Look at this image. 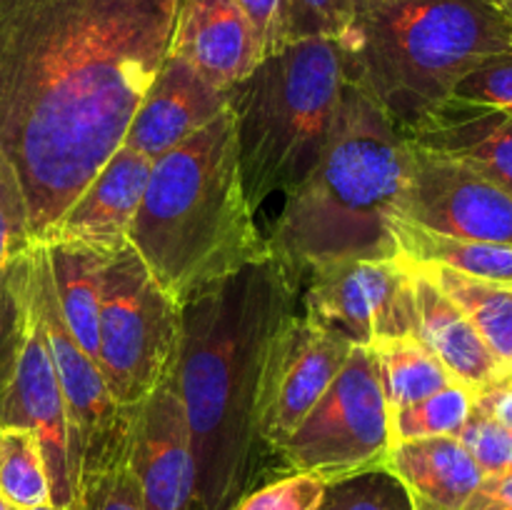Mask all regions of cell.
I'll return each instance as SVG.
<instances>
[{"mask_svg": "<svg viewBox=\"0 0 512 510\" xmlns=\"http://www.w3.org/2000/svg\"><path fill=\"white\" fill-rule=\"evenodd\" d=\"M180 0H0V158L33 245L123 143Z\"/></svg>", "mask_w": 512, "mask_h": 510, "instance_id": "1", "label": "cell"}, {"mask_svg": "<svg viewBox=\"0 0 512 510\" xmlns=\"http://www.w3.org/2000/svg\"><path fill=\"white\" fill-rule=\"evenodd\" d=\"M298 283L270 250L183 305L173 378L190 428L193 510H235L258 488L260 370L273 333L295 313Z\"/></svg>", "mask_w": 512, "mask_h": 510, "instance_id": "2", "label": "cell"}, {"mask_svg": "<svg viewBox=\"0 0 512 510\" xmlns=\"http://www.w3.org/2000/svg\"><path fill=\"white\" fill-rule=\"evenodd\" d=\"M128 243L178 305L270 253L240 180L230 108L155 160Z\"/></svg>", "mask_w": 512, "mask_h": 510, "instance_id": "3", "label": "cell"}, {"mask_svg": "<svg viewBox=\"0 0 512 510\" xmlns=\"http://www.w3.org/2000/svg\"><path fill=\"white\" fill-rule=\"evenodd\" d=\"M408 140L345 80L333 133L308 178L285 195L268 245L295 275L345 260L398 258L393 223Z\"/></svg>", "mask_w": 512, "mask_h": 510, "instance_id": "4", "label": "cell"}, {"mask_svg": "<svg viewBox=\"0 0 512 510\" xmlns=\"http://www.w3.org/2000/svg\"><path fill=\"white\" fill-rule=\"evenodd\" d=\"M335 43L345 80L405 135L480 60L512 50V20L488 0H358Z\"/></svg>", "mask_w": 512, "mask_h": 510, "instance_id": "5", "label": "cell"}, {"mask_svg": "<svg viewBox=\"0 0 512 510\" xmlns=\"http://www.w3.org/2000/svg\"><path fill=\"white\" fill-rule=\"evenodd\" d=\"M343 88L338 43L308 38L275 50L228 90L250 208L288 195L308 178L333 133Z\"/></svg>", "mask_w": 512, "mask_h": 510, "instance_id": "6", "label": "cell"}, {"mask_svg": "<svg viewBox=\"0 0 512 510\" xmlns=\"http://www.w3.org/2000/svg\"><path fill=\"white\" fill-rule=\"evenodd\" d=\"M183 305L158 283L138 250L125 243L103 270L98 363L120 408L143 403L178 363Z\"/></svg>", "mask_w": 512, "mask_h": 510, "instance_id": "7", "label": "cell"}, {"mask_svg": "<svg viewBox=\"0 0 512 510\" xmlns=\"http://www.w3.org/2000/svg\"><path fill=\"white\" fill-rule=\"evenodd\" d=\"M30 298L43 323L68 415V450L73 498L98 475L130 460L133 410L120 408L105 385L98 363L80 348L55 295L45 245L30 248Z\"/></svg>", "mask_w": 512, "mask_h": 510, "instance_id": "8", "label": "cell"}, {"mask_svg": "<svg viewBox=\"0 0 512 510\" xmlns=\"http://www.w3.org/2000/svg\"><path fill=\"white\" fill-rule=\"evenodd\" d=\"M393 435L390 408L368 348H353L338 378L278 448L288 473L325 483L385 468Z\"/></svg>", "mask_w": 512, "mask_h": 510, "instance_id": "9", "label": "cell"}, {"mask_svg": "<svg viewBox=\"0 0 512 510\" xmlns=\"http://www.w3.org/2000/svg\"><path fill=\"white\" fill-rule=\"evenodd\" d=\"M305 315L353 348L415 335V295L403 258L345 260L310 270Z\"/></svg>", "mask_w": 512, "mask_h": 510, "instance_id": "10", "label": "cell"}, {"mask_svg": "<svg viewBox=\"0 0 512 510\" xmlns=\"http://www.w3.org/2000/svg\"><path fill=\"white\" fill-rule=\"evenodd\" d=\"M353 345L315 325L308 315L290 313L265 350L258 385V433L270 453L290 438L300 420L330 388Z\"/></svg>", "mask_w": 512, "mask_h": 510, "instance_id": "11", "label": "cell"}, {"mask_svg": "<svg viewBox=\"0 0 512 510\" xmlns=\"http://www.w3.org/2000/svg\"><path fill=\"white\" fill-rule=\"evenodd\" d=\"M398 218L455 238L512 245V193L445 155L408 140Z\"/></svg>", "mask_w": 512, "mask_h": 510, "instance_id": "12", "label": "cell"}, {"mask_svg": "<svg viewBox=\"0 0 512 510\" xmlns=\"http://www.w3.org/2000/svg\"><path fill=\"white\" fill-rule=\"evenodd\" d=\"M0 425L28 428L38 435L50 483V503L68 508L73 503L68 450V415L63 390L55 373L53 355L45 340L43 323L30 298V323L23 353L8 393L0 400Z\"/></svg>", "mask_w": 512, "mask_h": 510, "instance_id": "13", "label": "cell"}, {"mask_svg": "<svg viewBox=\"0 0 512 510\" xmlns=\"http://www.w3.org/2000/svg\"><path fill=\"white\" fill-rule=\"evenodd\" d=\"M130 465L140 483L145 510H193V448L173 375L135 405Z\"/></svg>", "mask_w": 512, "mask_h": 510, "instance_id": "14", "label": "cell"}, {"mask_svg": "<svg viewBox=\"0 0 512 510\" xmlns=\"http://www.w3.org/2000/svg\"><path fill=\"white\" fill-rule=\"evenodd\" d=\"M228 108V90L168 53L145 88L123 143L155 163Z\"/></svg>", "mask_w": 512, "mask_h": 510, "instance_id": "15", "label": "cell"}, {"mask_svg": "<svg viewBox=\"0 0 512 510\" xmlns=\"http://www.w3.org/2000/svg\"><path fill=\"white\" fill-rule=\"evenodd\" d=\"M153 160L120 143L50 233L48 243H80L100 253H118L128 243ZM43 243V245H48Z\"/></svg>", "mask_w": 512, "mask_h": 510, "instance_id": "16", "label": "cell"}, {"mask_svg": "<svg viewBox=\"0 0 512 510\" xmlns=\"http://www.w3.org/2000/svg\"><path fill=\"white\" fill-rule=\"evenodd\" d=\"M168 53L230 90L260 63L253 28L238 0H180Z\"/></svg>", "mask_w": 512, "mask_h": 510, "instance_id": "17", "label": "cell"}, {"mask_svg": "<svg viewBox=\"0 0 512 510\" xmlns=\"http://www.w3.org/2000/svg\"><path fill=\"white\" fill-rule=\"evenodd\" d=\"M425 150L458 160L512 193V113L448 98L403 135Z\"/></svg>", "mask_w": 512, "mask_h": 510, "instance_id": "18", "label": "cell"}, {"mask_svg": "<svg viewBox=\"0 0 512 510\" xmlns=\"http://www.w3.org/2000/svg\"><path fill=\"white\" fill-rule=\"evenodd\" d=\"M410 265L415 295V338L445 365L455 383L478 390L508 373L468 315L433 283L420 265Z\"/></svg>", "mask_w": 512, "mask_h": 510, "instance_id": "19", "label": "cell"}, {"mask_svg": "<svg viewBox=\"0 0 512 510\" xmlns=\"http://www.w3.org/2000/svg\"><path fill=\"white\" fill-rule=\"evenodd\" d=\"M385 468L400 480L413 510H460L485 478L455 435L395 443Z\"/></svg>", "mask_w": 512, "mask_h": 510, "instance_id": "20", "label": "cell"}, {"mask_svg": "<svg viewBox=\"0 0 512 510\" xmlns=\"http://www.w3.org/2000/svg\"><path fill=\"white\" fill-rule=\"evenodd\" d=\"M50 270H53L55 295L60 310L73 330L80 348L98 358V323H100V290H103V270L110 255L88 248L80 243H55L45 245Z\"/></svg>", "mask_w": 512, "mask_h": 510, "instance_id": "21", "label": "cell"}, {"mask_svg": "<svg viewBox=\"0 0 512 510\" xmlns=\"http://www.w3.org/2000/svg\"><path fill=\"white\" fill-rule=\"evenodd\" d=\"M390 233H393L398 258H403L405 263L440 265L455 273L512 288V245L435 233V230L408 223L398 215L390 223Z\"/></svg>", "mask_w": 512, "mask_h": 510, "instance_id": "22", "label": "cell"}, {"mask_svg": "<svg viewBox=\"0 0 512 510\" xmlns=\"http://www.w3.org/2000/svg\"><path fill=\"white\" fill-rule=\"evenodd\" d=\"M433 278V283L463 310L498 355L500 363L512 370V288L510 285L490 283L473 275L455 273L440 265H420Z\"/></svg>", "mask_w": 512, "mask_h": 510, "instance_id": "23", "label": "cell"}, {"mask_svg": "<svg viewBox=\"0 0 512 510\" xmlns=\"http://www.w3.org/2000/svg\"><path fill=\"white\" fill-rule=\"evenodd\" d=\"M368 350L390 410L418 403L455 383L445 365L415 335L380 340Z\"/></svg>", "mask_w": 512, "mask_h": 510, "instance_id": "24", "label": "cell"}, {"mask_svg": "<svg viewBox=\"0 0 512 510\" xmlns=\"http://www.w3.org/2000/svg\"><path fill=\"white\" fill-rule=\"evenodd\" d=\"M0 498L15 510L50 503L43 448L33 430L0 425Z\"/></svg>", "mask_w": 512, "mask_h": 510, "instance_id": "25", "label": "cell"}, {"mask_svg": "<svg viewBox=\"0 0 512 510\" xmlns=\"http://www.w3.org/2000/svg\"><path fill=\"white\" fill-rule=\"evenodd\" d=\"M475 390L463 383L445 385L438 393L390 410V435L395 443L420 438H443L458 435L473 415Z\"/></svg>", "mask_w": 512, "mask_h": 510, "instance_id": "26", "label": "cell"}, {"mask_svg": "<svg viewBox=\"0 0 512 510\" xmlns=\"http://www.w3.org/2000/svg\"><path fill=\"white\" fill-rule=\"evenodd\" d=\"M30 323V248L0 268V400L8 393Z\"/></svg>", "mask_w": 512, "mask_h": 510, "instance_id": "27", "label": "cell"}, {"mask_svg": "<svg viewBox=\"0 0 512 510\" xmlns=\"http://www.w3.org/2000/svg\"><path fill=\"white\" fill-rule=\"evenodd\" d=\"M318 510H413L405 488L388 468L368 470L325 488Z\"/></svg>", "mask_w": 512, "mask_h": 510, "instance_id": "28", "label": "cell"}, {"mask_svg": "<svg viewBox=\"0 0 512 510\" xmlns=\"http://www.w3.org/2000/svg\"><path fill=\"white\" fill-rule=\"evenodd\" d=\"M358 0H285L283 45L295 40H338L353 23Z\"/></svg>", "mask_w": 512, "mask_h": 510, "instance_id": "29", "label": "cell"}, {"mask_svg": "<svg viewBox=\"0 0 512 510\" xmlns=\"http://www.w3.org/2000/svg\"><path fill=\"white\" fill-rule=\"evenodd\" d=\"M325 488L328 483L318 475L288 473L250 490L235 510H318Z\"/></svg>", "mask_w": 512, "mask_h": 510, "instance_id": "30", "label": "cell"}, {"mask_svg": "<svg viewBox=\"0 0 512 510\" xmlns=\"http://www.w3.org/2000/svg\"><path fill=\"white\" fill-rule=\"evenodd\" d=\"M450 98L512 113V50L480 60L470 73L460 78Z\"/></svg>", "mask_w": 512, "mask_h": 510, "instance_id": "31", "label": "cell"}, {"mask_svg": "<svg viewBox=\"0 0 512 510\" xmlns=\"http://www.w3.org/2000/svg\"><path fill=\"white\" fill-rule=\"evenodd\" d=\"M455 438L465 445L483 475H512V430L485 415L468 418Z\"/></svg>", "mask_w": 512, "mask_h": 510, "instance_id": "32", "label": "cell"}, {"mask_svg": "<svg viewBox=\"0 0 512 510\" xmlns=\"http://www.w3.org/2000/svg\"><path fill=\"white\" fill-rule=\"evenodd\" d=\"M73 500H78L83 510H145L143 493L130 460L98 475L93 483L78 490Z\"/></svg>", "mask_w": 512, "mask_h": 510, "instance_id": "33", "label": "cell"}, {"mask_svg": "<svg viewBox=\"0 0 512 510\" xmlns=\"http://www.w3.org/2000/svg\"><path fill=\"white\" fill-rule=\"evenodd\" d=\"M33 248L25 223V205L13 170L0 158V268Z\"/></svg>", "mask_w": 512, "mask_h": 510, "instance_id": "34", "label": "cell"}, {"mask_svg": "<svg viewBox=\"0 0 512 510\" xmlns=\"http://www.w3.org/2000/svg\"><path fill=\"white\" fill-rule=\"evenodd\" d=\"M253 28L260 60L283 48V13L285 0H238Z\"/></svg>", "mask_w": 512, "mask_h": 510, "instance_id": "35", "label": "cell"}, {"mask_svg": "<svg viewBox=\"0 0 512 510\" xmlns=\"http://www.w3.org/2000/svg\"><path fill=\"white\" fill-rule=\"evenodd\" d=\"M473 410L512 430V370L475 390Z\"/></svg>", "mask_w": 512, "mask_h": 510, "instance_id": "36", "label": "cell"}, {"mask_svg": "<svg viewBox=\"0 0 512 510\" xmlns=\"http://www.w3.org/2000/svg\"><path fill=\"white\" fill-rule=\"evenodd\" d=\"M460 510H512V475H485Z\"/></svg>", "mask_w": 512, "mask_h": 510, "instance_id": "37", "label": "cell"}, {"mask_svg": "<svg viewBox=\"0 0 512 510\" xmlns=\"http://www.w3.org/2000/svg\"><path fill=\"white\" fill-rule=\"evenodd\" d=\"M33 510H68V508H60V505L48 503V505H40V508H33Z\"/></svg>", "mask_w": 512, "mask_h": 510, "instance_id": "38", "label": "cell"}, {"mask_svg": "<svg viewBox=\"0 0 512 510\" xmlns=\"http://www.w3.org/2000/svg\"><path fill=\"white\" fill-rule=\"evenodd\" d=\"M503 10L510 15V20H512V0H503Z\"/></svg>", "mask_w": 512, "mask_h": 510, "instance_id": "39", "label": "cell"}, {"mask_svg": "<svg viewBox=\"0 0 512 510\" xmlns=\"http://www.w3.org/2000/svg\"><path fill=\"white\" fill-rule=\"evenodd\" d=\"M0 510H15V508H13V505H8V503H5L3 498H0Z\"/></svg>", "mask_w": 512, "mask_h": 510, "instance_id": "40", "label": "cell"}, {"mask_svg": "<svg viewBox=\"0 0 512 510\" xmlns=\"http://www.w3.org/2000/svg\"><path fill=\"white\" fill-rule=\"evenodd\" d=\"M488 3H493V5H498V8H503V0H488Z\"/></svg>", "mask_w": 512, "mask_h": 510, "instance_id": "41", "label": "cell"}, {"mask_svg": "<svg viewBox=\"0 0 512 510\" xmlns=\"http://www.w3.org/2000/svg\"><path fill=\"white\" fill-rule=\"evenodd\" d=\"M68 510H73V508H68Z\"/></svg>", "mask_w": 512, "mask_h": 510, "instance_id": "42", "label": "cell"}]
</instances>
